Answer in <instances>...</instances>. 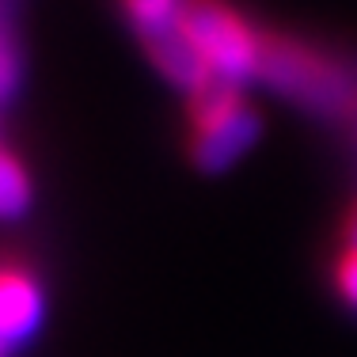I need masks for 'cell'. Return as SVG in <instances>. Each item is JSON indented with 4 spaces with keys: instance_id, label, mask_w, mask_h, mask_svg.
Wrapping results in <instances>:
<instances>
[{
    "instance_id": "1",
    "label": "cell",
    "mask_w": 357,
    "mask_h": 357,
    "mask_svg": "<svg viewBox=\"0 0 357 357\" xmlns=\"http://www.w3.org/2000/svg\"><path fill=\"white\" fill-rule=\"evenodd\" d=\"M259 80L282 99L357 133V69L304 38L262 31Z\"/></svg>"
},
{
    "instance_id": "2",
    "label": "cell",
    "mask_w": 357,
    "mask_h": 357,
    "mask_svg": "<svg viewBox=\"0 0 357 357\" xmlns=\"http://www.w3.org/2000/svg\"><path fill=\"white\" fill-rule=\"evenodd\" d=\"M259 133L262 118L243 99V88L213 80L186 96V152L198 172H228L243 152H251Z\"/></svg>"
},
{
    "instance_id": "3",
    "label": "cell",
    "mask_w": 357,
    "mask_h": 357,
    "mask_svg": "<svg viewBox=\"0 0 357 357\" xmlns=\"http://www.w3.org/2000/svg\"><path fill=\"white\" fill-rule=\"evenodd\" d=\"M178 31L190 38L198 57L206 61L217 84H243L259 80L262 57V27H255L240 8L228 0H186L178 15Z\"/></svg>"
},
{
    "instance_id": "4",
    "label": "cell",
    "mask_w": 357,
    "mask_h": 357,
    "mask_svg": "<svg viewBox=\"0 0 357 357\" xmlns=\"http://www.w3.org/2000/svg\"><path fill=\"white\" fill-rule=\"evenodd\" d=\"M46 301L42 285L23 266H0V342L8 350L23 346L38 331Z\"/></svg>"
},
{
    "instance_id": "5",
    "label": "cell",
    "mask_w": 357,
    "mask_h": 357,
    "mask_svg": "<svg viewBox=\"0 0 357 357\" xmlns=\"http://www.w3.org/2000/svg\"><path fill=\"white\" fill-rule=\"evenodd\" d=\"M144 50H149V61L156 65V73L164 76L167 84L183 88L186 96H194L198 88L213 84L206 61L198 57V50L190 46V38H186L178 27L167 31V35H160V38H149V42H144Z\"/></svg>"
},
{
    "instance_id": "6",
    "label": "cell",
    "mask_w": 357,
    "mask_h": 357,
    "mask_svg": "<svg viewBox=\"0 0 357 357\" xmlns=\"http://www.w3.org/2000/svg\"><path fill=\"white\" fill-rule=\"evenodd\" d=\"M183 4H186V0H118L126 23L141 35V42L175 31L178 27V15H183Z\"/></svg>"
},
{
    "instance_id": "7",
    "label": "cell",
    "mask_w": 357,
    "mask_h": 357,
    "mask_svg": "<svg viewBox=\"0 0 357 357\" xmlns=\"http://www.w3.org/2000/svg\"><path fill=\"white\" fill-rule=\"evenodd\" d=\"M31 206V175L8 149H0V217H20Z\"/></svg>"
},
{
    "instance_id": "8",
    "label": "cell",
    "mask_w": 357,
    "mask_h": 357,
    "mask_svg": "<svg viewBox=\"0 0 357 357\" xmlns=\"http://www.w3.org/2000/svg\"><path fill=\"white\" fill-rule=\"evenodd\" d=\"M331 285H335L338 301H342L350 312H357V248H342V251L335 255Z\"/></svg>"
},
{
    "instance_id": "9",
    "label": "cell",
    "mask_w": 357,
    "mask_h": 357,
    "mask_svg": "<svg viewBox=\"0 0 357 357\" xmlns=\"http://www.w3.org/2000/svg\"><path fill=\"white\" fill-rule=\"evenodd\" d=\"M15 84H20V54H15L8 23L0 20V103L15 91Z\"/></svg>"
},
{
    "instance_id": "10",
    "label": "cell",
    "mask_w": 357,
    "mask_h": 357,
    "mask_svg": "<svg viewBox=\"0 0 357 357\" xmlns=\"http://www.w3.org/2000/svg\"><path fill=\"white\" fill-rule=\"evenodd\" d=\"M342 248H357V194H354V202H350V209L342 213Z\"/></svg>"
},
{
    "instance_id": "11",
    "label": "cell",
    "mask_w": 357,
    "mask_h": 357,
    "mask_svg": "<svg viewBox=\"0 0 357 357\" xmlns=\"http://www.w3.org/2000/svg\"><path fill=\"white\" fill-rule=\"evenodd\" d=\"M0 357H12V350H8V346H4V342H0Z\"/></svg>"
}]
</instances>
